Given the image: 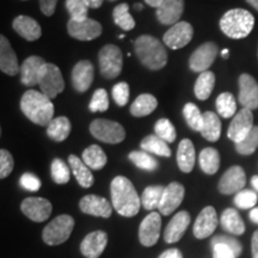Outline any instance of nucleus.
<instances>
[{
  "label": "nucleus",
  "instance_id": "5",
  "mask_svg": "<svg viewBox=\"0 0 258 258\" xmlns=\"http://www.w3.org/2000/svg\"><path fill=\"white\" fill-rule=\"evenodd\" d=\"M73 228L74 219L71 215H59L44 227L42 232V238L48 245H60L69 239Z\"/></svg>",
  "mask_w": 258,
  "mask_h": 258
},
{
  "label": "nucleus",
  "instance_id": "42",
  "mask_svg": "<svg viewBox=\"0 0 258 258\" xmlns=\"http://www.w3.org/2000/svg\"><path fill=\"white\" fill-rule=\"evenodd\" d=\"M129 159L135 166L145 171H154L158 167V161L145 151H133L129 153Z\"/></svg>",
  "mask_w": 258,
  "mask_h": 258
},
{
  "label": "nucleus",
  "instance_id": "43",
  "mask_svg": "<svg viewBox=\"0 0 258 258\" xmlns=\"http://www.w3.org/2000/svg\"><path fill=\"white\" fill-rule=\"evenodd\" d=\"M50 170L51 178H53L56 184H66V183H69L71 178V171L63 160L59 159V158L54 159L53 163H51Z\"/></svg>",
  "mask_w": 258,
  "mask_h": 258
},
{
  "label": "nucleus",
  "instance_id": "40",
  "mask_svg": "<svg viewBox=\"0 0 258 258\" xmlns=\"http://www.w3.org/2000/svg\"><path fill=\"white\" fill-rule=\"evenodd\" d=\"M183 115L186 123L192 131L201 132L203 125V114L200 111L199 106L194 103H186L183 108Z\"/></svg>",
  "mask_w": 258,
  "mask_h": 258
},
{
  "label": "nucleus",
  "instance_id": "47",
  "mask_svg": "<svg viewBox=\"0 0 258 258\" xmlns=\"http://www.w3.org/2000/svg\"><path fill=\"white\" fill-rule=\"evenodd\" d=\"M257 194L252 190H241L234 198V205L240 209L254 208L257 203Z\"/></svg>",
  "mask_w": 258,
  "mask_h": 258
},
{
  "label": "nucleus",
  "instance_id": "26",
  "mask_svg": "<svg viewBox=\"0 0 258 258\" xmlns=\"http://www.w3.org/2000/svg\"><path fill=\"white\" fill-rule=\"evenodd\" d=\"M12 27L18 35H21L27 41H36L42 35L41 27L37 21L28 16H18L17 18H15Z\"/></svg>",
  "mask_w": 258,
  "mask_h": 258
},
{
  "label": "nucleus",
  "instance_id": "54",
  "mask_svg": "<svg viewBox=\"0 0 258 258\" xmlns=\"http://www.w3.org/2000/svg\"><path fill=\"white\" fill-rule=\"evenodd\" d=\"M159 258H183V254L178 249H169L164 251Z\"/></svg>",
  "mask_w": 258,
  "mask_h": 258
},
{
  "label": "nucleus",
  "instance_id": "39",
  "mask_svg": "<svg viewBox=\"0 0 258 258\" xmlns=\"http://www.w3.org/2000/svg\"><path fill=\"white\" fill-rule=\"evenodd\" d=\"M217 110L218 114L224 118L234 117L237 114V103H235L234 96L230 92H222L217 98Z\"/></svg>",
  "mask_w": 258,
  "mask_h": 258
},
{
  "label": "nucleus",
  "instance_id": "8",
  "mask_svg": "<svg viewBox=\"0 0 258 258\" xmlns=\"http://www.w3.org/2000/svg\"><path fill=\"white\" fill-rule=\"evenodd\" d=\"M38 85H40L41 92L50 99H54L59 93L62 92L64 89V80L59 67L50 62L44 64L40 80H38Z\"/></svg>",
  "mask_w": 258,
  "mask_h": 258
},
{
  "label": "nucleus",
  "instance_id": "45",
  "mask_svg": "<svg viewBox=\"0 0 258 258\" xmlns=\"http://www.w3.org/2000/svg\"><path fill=\"white\" fill-rule=\"evenodd\" d=\"M66 9L73 21H84L88 18L89 6L84 0H66Z\"/></svg>",
  "mask_w": 258,
  "mask_h": 258
},
{
  "label": "nucleus",
  "instance_id": "37",
  "mask_svg": "<svg viewBox=\"0 0 258 258\" xmlns=\"http://www.w3.org/2000/svg\"><path fill=\"white\" fill-rule=\"evenodd\" d=\"M164 189L165 188L161 185L147 186L144 190L143 195H141V205L144 206V208L147 209V211H153V209L159 208Z\"/></svg>",
  "mask_w": 258,
  "mask_h": 258
},
{
  "label": "nucleus",
  "instance_id": "7",
  "mask_svg": "<svg viewBox=\"0 0 258 258\" xmlns=\"http://www.w3.org/2000/svg\"><path fill=\"white\" fill-rule=\"evenodd\" d=\"M90 132L97 140L105 144H120L124 140L125 131L120 123L105 118H97L90 124Z\"/></svg>",
  "mask_w": 258,
  "mask_h": 258
},
{
  "label": "nucleus",
  "instance_id": "50",
  "mask_svg": "<svg viewBox=\"0 0 258 258\" xmlns=\"http://www.w3.org/2000/svg\"><path fill=\"white\" fill-rule=\"evenodd\" d=\"M225 244L227 245L228 247H231L232 250L234 251L235 256L239 257L240 253H241V244L235 238H232V237H227V235H217V237H214L212 239V245H215V244Z\"/></svg>",
  "mask_w": 258,
  "mask_h": 258
},
{
  "label": "nucleus",
  "instance_id": "60",
  "mask_svg": "<svg viewBox=\"0 0 258 258\" xmlns=\"http://www.w3.org/2000/svg\"><path fill=\"white\" fill-rule=\"evenodd\" d=\"M246 2L258 11V0H246Z\"/></svg>",
  "mask_w": 258,
  "mask_h": 258
},
{
  "label": "nucleus",
  "instance_id": "6",
  "mask_svg": "<svg viewBox=\"0 0 258 258\" xmlns=\"http://www.w3.org/2000/svg\"><path fill=\"white\" fill-rule=\"evenodd\" d=\"M99 70L105 79H115L120 76L123 57L120 48L115 44H106L99 51Z\"/></svg>",
  "mask_w": 258,
  "mask_h": 258
},
{
  "label": "nucleus",
  "instance_id": "55",
  "mask_svg": "<svg viewBox=\"0 0 258 258\" xmlns=\"http://www.w3.org/2000/svg\"><path fill=\"white\" fill-rule=\"evenodd\" d=\"M251 249H252V258H258V230L252 235Z\"/></svg>",
  "mask_w": 258,
  "mask_h": 258
},
{
  "label": "nucleus",
  "instance_id": "25",
  "mask_svg": "<svg viewBox=\"0 0 258 258\" xmlns=\"http://www.w3.org/2000/svg\"><path fill=\"white\" fill-rule=\"evenodd\" d=\"M190 224V214L188 212L182 211L171 219L169 225L166 226L164 232V239L167 244H173L180 240L184 232Z\"/></svg>",
  "mask_w": 258,
  "mask_h": 258
},
{
  "label": "nucleus",
  "instance_id": "32",
  "mask_svg": "<svg viewBox=\"0 0 258 258\" xmlns=\"http://www.w3.org/2000/svg\"><path fill=\"white\" fill-rule=\"evenodd\" d=\"M71 133V122L64 116H59L55 117L50 122L49 125L47 127V135L51 140L57 141H64Z\"/></svg>",
  "mask_w": 258,
  "mask_h": 258
},
{
  "label": "nucleus",
  "instance_id": "10",
  "mask_svg": "<svg viewBox=\"0 0 258 258\" xmlns=\"http://www.w3.org/2000/svg\"><path fill=\"white\" fill-rule=\"evenodd\" d=\"M101 23L95 19L86 18L84 21H73L70 19L67 23V31L70 36L79 41H92L99 37L102 34Z\"/></svg>",
  "mask_w": 258,
  "mask_h": 258
},
{
  "label": "nucleus",
  "instance_id": "44",
  "mask_svg": "<svg viewBox=\"0 0 258 258\" xmlns=\"http://www.w3.org/2000/svg\"><path fill=\"white\" fill-rule=\"evenodd\" d=\"M154 132H156L157 137H159L161 140H164L167 144L173 143L176 140V129L167 118L158 120L156 125H154Z\"/></svg>",
  "mask_w": 258,
  "mask_h": 258
},
{
  "label": "nucleus",
  "instance_id": "53",
  "mask_svg": "<svg viewBox=\"0 0 258 258\" xmlns=\"http://www.w3.org/2000/svg\"><path fill=\"white\" fill-rule=\"evenodd\" d=\"M59 0H40V9L44 16H53Z\"/></svg>",
  "mask_w": 258,
  "mask_h": 258
},
{
  "label": "nucleus",
  "instance_id": "20",
  "mask_svg": "<svg viewBox=\"0 0 258 258\" xmlns=\"http://www.w3.org/2000/svg\"><path fill=\"white\" fill-rule=\"evenodd\" d=\"M80 211L85 214L99 218H110L112 208L109 201L98 195H86L79 202Z\"/></svg>",
  "mask_w": 258,
  "mask_h": 258
},
{
  "label": "nucleus",
  "instance_id": "62",
  "mask_svg": "<svg viewBox=\"0 0 258 258\" xmlns=\"http://www.w3.org/2000/svg\"><path fill=\"white\" fill-rule=\"evenodd\" d=\"M143 8H144L143 4H135L134 5V9L137 10V11H139V10H143Z\"/></svg>",
  "mask_w": 258,
  "mask_h": 258
},
{
  "label": "nucleus",
  "instance_id": "63",
  "mask_svg": "<svg viewBox=\"0 0 258 258\" xmlns=\"http://www.w3.org/2000/svg\"><path fill=\"white\" fill-rule=\"evenodd\" d=\"M110 2H115V0H110Z\"/></svg>",
  "mask_w": 258,
  "mask_h": 258
},
{
  "label": "nucleus",
  "instance_id": "61",
  "mask_svg": "<svg viewBox=\"0 0 258 258\" xmlns=\"http://www.w3.org/2000/svg\"><path fill=\"white\" fill-rule=\"evenodd\" d=\"M221 55H222V57H224V59H227V57H228V49L222 50Z\"/></svg>",
  "mask_w": 258,
  "mask_h": 258
},
{
  "label": "nucleus",
  "instance_id": "35",
  "mask_svg": "<svg viewBox=\"0 0 258 258\" xmlns=\"http://www.w3.org/2000/svg\"><path fill=\"white\" fill-rule=\"evenodd\" d=\"M215 85V76L211 71H206L199 76L194 86V92L200 101H206L212 95Z\"/></svg>",
  "mask_w": 258,
  "mask_h": 258
},
{
  "label": "nucleus",
  "instance_id": "36",
  "mask_svg": "<svg viewBox=\"0 0 258 258\" xmlns=\"http://www.w3.org/2000/svg\"><path fill=\"white\" fill-rule=\"evenodd\" d=\"M141 148L147 153H153L159 157H167L171 156V150L167 143L161 140L159 137L154 135H148L141 141Z\"/></svg>",
  "mask_w": 258,
  "mask_h": 258
},
{
  "label": "nucleus",
  "instance_id": "41",
  "mask_svg": "<svg viewBox=\"0 0 258 258\" xmlns=\"http://www.w3.org/2000/svg\"><path fill=\"white\" fill-rule=\"evenodd\" d=\"M258 147V125H253L250 133L241 140L239 144H235V150L243 156H250Z\"/></svg>",
  "mask_w": 258,
  "mask_h": 258
},
{
  "label": "nucleus",
  "instance_id": "18",
  "mask_svg": "<svg viewBox=\"0 0 258 258\" xmlns=\"http://www.w3.org/2000/svg\"><path fill=\"white\" fill-rule=\"evenodd\" d=\"M184 186L178 182H172L164 189L163 198H161L159 212L163 215H170L179 207L184 199Z\"/></svg>",
  "mask_w": 258,
  "mask_h": 258
},
{
  "label": "nucleus",
  "instance_id": "13",
  "mask_svg": "<svg viewBox=\"0 0 258 258\" xmlns=\"http://www.w3.org/2000/svg\"><path fill=\"white\" fill-rule=\"evenodd\" d=\"M161 217L159 213L151 212L146 218L141 221L139 227V239L144 246L150 247L157 244L160 237Z\"/></svg>",
  "mask_w": 258,
  "mask_h": 258
},
{
  "label": "nucleus",
  "instance_id": "15",
  "mask_svg": "<svg viewBox=\"0 0 258 258\" xmlns=\"http://www.w3.org/2000/svg\"><path fill=\"white\" fill-rule=\"evenodd\" d=\"M25 217L35 222L46 221L51 214V203L43 198H28L21 205Z\"/></svg>",
  "mask_w": 258,
  "mask_h": 258
},
{
  "label": "nucleus",
  "instance_id": "24",
  "mask_svg": "<svg viewBox=\"0 0 258 258\" xmlns=\"http://www.w3.org/2000/svg\"><path fill=\"white\" fill-rule=\"evenodd\" d=\"M0 70L3 73L11 77L21 72L17 55L4 35L0 36Z\"/></svg>",
  "mask_w": 258,
  "mask_h": 258
},
{
  "label": "nucleus",
  "instance_id": "16",
  "mask_svg": "<svg viewBox=\"0 0 258 258\" xmlns=\"http://www.w3.org/2000/svg\"><path fill=\"white\" fill-rule=\"evenodd\" d=\"M217 211L212 206H208V207H205L202 209L198 219H196L195 224H194V235L198 239H205V238H208L209 235L214 233V231L217 230Z\"/></svg>",
  "mask_w": 258,
  "mask_h": 258
},
{
  "label": "nucleus",
  "instance_id": "28",
  "mask_svg": "<svg viewBox=\"0 0 258 258\" xmlns=\"http://www.w3.org/2000/svg\"><path fill=\"white\" fill-rule=\"evenodd\" d=\"M177 164L180 171L184 173L191 172L195 165V148L189 139H183L177 151Z\"/></svg>",
  "mask_w": 258,
  "mask_h": 258
},
{
  "label": "nucleus",
  "instance_id": "52",
  "mask_svg": "<svg viewBox=\"0 0 258 258\" xmlns=\"http://www.w3.org/2000/svg\"><path fill=\"white\" fill-rule=\"evenodd\" d=\"M213 246V257L214 258H237L234 251L225 244H215Z\"/></svg>",
  "mask_w": 258,
  "mask_h": 258
},
{
  "label": "nucleus",
  "instance_id": "14",
  "mask_svg": "<svg viewBox=\"0 0 258 258\" xmlns=\"http://www.w3.org/2000/svg\"><path fill=\"white\" fill-rule=\"evenodd\" d=\"M245 184H246V175L243 167L232 166L219 180L218 189L224 195H232L241 191Z\"/></svg>",
  "mask_w": 258,
  "mask_h": 258
},
{
  "label": "nucleus",
  "instance_id": "21",
  "mask_svg": "<svg viewBox=\"0 0 258 258\" xmlns=\"http://www.w3.org/2000/svg\"><path fill=\"white\" fill-rule=\"evenodd\" d=\"M93 64L89 60L79 61L72 71V85L78 92H86L93 82Z\"/></svg>",
  "mask_w": 258,
  "mask_h": 258
},
{
  "label": "nucleus",
  "instance_id": "27",
  "mask_svg": "<svg viewBox=\"0 0 258 258\" xmlns=\"http://www.w3.org/2000/svg\"><path fill=\"white\" fill-rule=\"evenodd\" d=\"M69 164L71 169H72L74 177L78 180L79 185H82L83 188H91L95 180H93L91 169L84 163V160L80 159L79 157L74 156V154H71L69 157Z\"/></svg>",
  "mask_w": 258,
  "mask_h": 258
},
{
  "label": "nucleus",
  "instance_id": "19",
  "mask_svg": "<svg viewBox=\"0 0 258 258\" xmlns=\"http://www.w3.org/2000/svg\"><path fill=\"white\" fill-rule=\"evenodd\" d=\"M184 11V0H163L157 9L156 16L163 25H175L178 23Z\"/></svg>",
  "mask_w": 258,
  "mask_h": 258
},
{
  "label": "nucleus",
  "instance_id": "17",
  "mask_svg": "<svg viewBox=\"0 0 258 258\" xmlns=\"http://www.w3.org/2000/svg\"><path fill=\"white\" fill-rule=\"evenodd\" d=\"M239 103L243 108L254 110L258 108V83L249 74L244 73L239 77Z\"/></svg>",
  "mask_w": 258,
  "mask_h": 258
},
{
  "label": "nucleus",
  "instance_id": "22",
  "mask_svg": "<svg viewBox=\"0 0 258 258\" xmlns=\"http://www.w3.org/2000/svg\"><path fill=\"white\" fill-rule=\"evenodd\" d=\"M108 244V234L104 231L91 232L80 244V251L86 258H98Z\"/></svg>",
  "mask_w": 258,
  "mask_h": 258
},
{
  "label": "nucleus",
  "instance_id": "56",
  "mask_svg": "<svg viewBox=\"0 0 258 258\" xmlns=\"http://www.w3.org/2000/svg\"><path fill=\"white\" fill-rule=\"evenodd\" d=\"M84 2H85L86 4H88L89 8L98 9V8H101V6L103 5V2H104V0H84Z\"/></svg>",
  "mask_w": 258,
  "mask_h": 258
},
{
  "label": "nucleus",
  "instance_id": "49",
  "mask_svg": "<svg viewBox=\"0 0 258 258\" xmlns=\"http://www.w3.org/2000/svg\"><path fill=\"white\" fill-rule=\"evenodd\" d=\"M15 161L11 153L6 150L0 151V178H6L14 170Z\"/></svg>",
  "mask_w": 258,
  "mask_h": 258
},
{
  "label": "nucleus",
  "instance_id": "58",
  "mask_svg": "<svg viewBox=\"0 0 258 258\" xmlns=\"http://www.w3.org/2000/svg\"><path fill=\"white\" fill-rule=\"evenodd\" d=\"M161 2H163V0H145V3H146L148 6H151V8H156V9L159 8Z\"/></svg>",
  "mask_w": 258,
  "mask_h": 258
},
{
  "label": "nucleus",
  "instance_id": "30",
  "mask_svg": "<svg viewBox=\"0 0 258 258\" xmlns=\"http://www.w3.org/2000/svg\"><path fill=\"white\" fill-rule=\"evenodd\" d=\"M221 226L224 230L234 235H241L245 232V224L240 218L239 213L233 208L225 209L220 219Z\"/></svg>",
  "mask_w": 258,
  "mask_h": 258
},
{
  "label": "nucleus",
  "instance_id": "59",
  "mask_svg": "<svg viewBox=\"0 0 258 258\" xmlns=\"http://www.w3.org/2000/svg\"><path fill=\"white\" fill-rule=\"evenodd\" d=\"M251 184H252L254 190L258 191V176H253L252 178H251Z\"/></svg>",
  "mask_w": 258,
  "mask_h": 258
},
{
  "label": "nucleus",
  "instance_id": "29",
  "mask_svg": "<svg viewBox=\"0 0 258 258\" xmlns=\"http://www.w3.org/2000/svg\"><path fill=\"white\" fill-rule=\"evenodd\" d=\"M200 133L206 140L211 141V143H215L220 139L221 121L215 112L206 111L203 114V125Z\"/></svg>",
  "mask_w": 258,
  "mask_h": 258
},
{
  "label": "nucleus",
  "instance_id": "9",
  "mask_svg": "<svg viewBox=\"0 0 258 258\" xmlns=\"http://www.w3.org/2000/svg\"><path fill=\"white\" fill-rule=\"evenodd\" d=\"M218 55V46L214 42H206L191 54L189 67L192 72L202 73L208 71Z\"/></svg>",
  "mask_w": 258,
  "mask_h": 258
},
{
  "label": "nucleus",
  "instance_id": "11",
  "mask_svg": "<svg viewBox=\"0 0 258 258\" xmlns=\"http://www.w3.org/2000/svg\"><path fill=\"white\" fill-rule=\"evenodd\" d=\"M253 128L252 110L243 108L234 115L227 131V137L235 144H239Z\"/></svg>",
  "mask_w": 258,
  "mask_h": 258
},
{
  "label": "nucleus",
  "instance_id": "3",
  "mask_svg": "<svg viewBox=\"0 0 258 258\" xmlns=\"http://www.w3.org/2000/svg\"><path fill=\"white\" fill-rule=\"evenodd\" d=\"M135 53L141 63L148 70L159 71L167 63V53L164 44L151 35H143L134 41Z\"/></svg>",
  "mask_w": 258,
  "mask_h": 258
},
{
  "label": "nucleus",
  "instance_id": "31",
  "mask_svg": "<svg viewBox=\"0 0 258 258\" xmlns=\"http://www.w3.org/2000/svg\"><path fill=\"white\" fill-rule=\"evenodd\" d=\"M158 106L157 98L150 93H143L131 105V114L135 117H144L156 110Z\"/></svg>",
  "mask_w": 258,
  "mask_h": 258
},
{
  "label": "nucleus",
  "instance_id": "46",
  "mask_svg": "<svg viewBox=\"0 0 258 258\" xmlns=\"http://www.w3.org/2000/svg\"><path fill=\"white\" fill-rule=\"evenodd\" d=\"M89 108L92 112H98V111L103 112L108 110L109 108L108 92H106L104 89L96 90L91 98V102H90Z\"/></svg>",
  "mask_w": 258,
  "mask_h": 258
},
{
  "label": "nucleus",
  "instance_id": "1",
  "mask_svg": "<svg viewBox=\"0 0 258 258\" xmlns=\"http://www.w3.org/2000/svg\"><path fill=\"white\" fill-rule=\"evenodd\" d=\"M110 191L112 207L118 214L125 218H132L138 214L141 206V199H139L133 183L127 177H115L111 182Z\"/></svg>",
  "mask_w": 258,
  "mask_h": 258
},
{
  "label": "nucleus",
  "instance_id": "4",
  "mask_svg": "<svg viewBox=\"0 0 258 258\" xmlns=\"http://www.w3.org/2000/svg\"><path fill=\"white\" fill-rule=\"evenodd\" d=\"M254 17L244 9H233L227 11L220 19V29L227 37L240 40L247 37L252 31Z\"/></svg>",
  "mask_w": 258,
  "mask_h": 258
},
{
  "label": "nucleus",
  "instance_id": "2",
  "mask_svg": "<svg viewBox=\"0 0 258 258\" xmlns=\"http://www.w3.org/2000/svg\"><path fill=\"white\" fill-rule=\"evenodd\" d=\"M21 110L35 124L48 127L54 120V104L50 98L36 90H28L21 99Z\"/></svg>",
  "mask_w": 258,
  "mask_h": 258
},
{
  "label": "nucleus",
  "instance_id": "23",
  "mask_svg": "<svg viewBox=\"0 0 258 258\" xmlns=\"http://www.w3.org/2000/svg\"><path fill=\"white\" fill-rule=\"evenodd\" d=\"M47 62L41 56H29L21 64V82L25 86L38 85L42 70Z\"/></svg>",
  "mask_w": 258,
  "mask_h": 258
},
{
  "label": "nucleus",
  "instance_id": "48",
  "mask_svg": "<svg viewBox=\"0 0 258 258\" xmlns=\"http://www.w3.org/2000/svg\"><path fill=\"white\" fill-rule=\"evenodd\" d=\"M112 98L116 104L124 106L129 101V85L125 82L117 83L112 88Z\"/></svg>",
  "mask_w": 258,
  "mask_h": 258
},
{
  "label": "nucleus",
  "instance_id": "12",
  "mask_svg": "<svg viewBox=\"0 0 258 258\" xmlns=\"http://www.w3.org/2000/svg\"><path fill=\"white\" fill-rule=\"evenodd\" d=\"M192 25L188 22H178L165 32L163 41L164 44H166L171 49L176 50L185 47L192 40Z\"/></svg>",
  "mask_w": 258,
  "mask_h": 258
},
{
  "label": "nucleus",
  "instance_id": "57",
  "mask_svg": "<svg viewBox=\"0 0 258 258\" xmlns=\"http://www.w3.org/2000/svg\"><path fill=\"white\" fill-rule=\"evenodd\" d=\"M250 220L258 225V207L252 208L250 212Z\"/></svg>",
  "mask_w": 258,
  "mask_h": 258
},
{
  "label": "nucleus",
  "instance_id": "38",
  "mask_svg": "<svg viewBox=\"0 0 258 258\" xmlns=\"http://www.w3.org/2000/svg\"><path fill=\"white\" fill-rule=\"evenodd\" d=\"M112 18H114L115 24L118 25L124 31L133 30L135 27V21L129 14V6L125 3L116 6L112 11Z\"/></svg>",
  "mask_w": 258,
  "mask_h": 258
},
{
  "label": "nucleus",
  "instance_id": "51",
  "mask_svg": "<svg viewBox=\"0 0 258 258\" xmlns=\"http://www.w3.org/2000/svg\"><path fill=\"white\" fill-rule=\"evenodd\" d=\"M21 185L28 191H38L41 188V180L34 173L27 172L21 177Z\"/></svg>",
  "mask_w": 258,
  "mask_h": 258
},
{
  "label": "nucleus",
  "instance_id": "34",
  "mask_svg": "<svg viewBox=\"0 0 258 258\" xmlns=\"http://www.w3.org/2000/svg\"><path fill=\"white\" fill-rule=\"evenodd\" d=\"M199 161L203 172L207 175H214L220 167V154L215 148L207 147L201 151Z\"/></svg>",
  "mask_w": 258,
  "mask_h": 258
},
{
  "label": "nucleus",
  "instance_id": "33",
  "mask_svg": "<svg viewBox=\"0 0 258 258\" xmlns=\"http://www.w3.org/2000/svg\"><path fill=\"white\" fill-rule=\"evenodd\" d=\"M82 159L91 170H101L106 165V154L98 145H91L84 150Z\"/></svg>",
  "mask_w": 258,
  "mask_h": 258
}]
</instances>
